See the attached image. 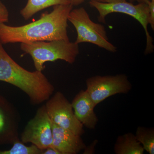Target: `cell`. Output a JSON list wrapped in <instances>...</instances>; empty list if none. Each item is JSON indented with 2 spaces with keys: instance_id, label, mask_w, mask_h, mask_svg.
<instances>
[{
  "instance_id": "2e32d148",
  "label": "cell",
  "mask_w": 154,
  "mask_h": 154,
  "mask_svg": "<svg viewBox=\"0 0 154 154\" xmlns=\"http://www.w3.org/2000/svg\"><path fill=\"white\" fill-rule=\"evenodd\" d=\"M9 11L7 7L0 0V23L8 22Z\"/></svg>"
},
{
  "instance_id": "ac0fdd59",
  "label": "cell",
  "mask_w": 154,
  "mask_h": 154,
  "mask_svg": "<svg viewBox=\"0 0 154 154\" xmlns=\"http://www.w3.org/2000/svg\"><path fill=\"white\" fill-rule=\"evenodd\" d=\"M149 25L153 30H154V1L151 0L149 4Z\"/></svg>"
},
{
  "instance_id": "277c9868",
  "label": "cell",
  "mask_w": 154,
  "mask_h": 154,
  "mask_svg": "<svg viewBox=\"0 0 154 154\" xmlns=\"http://www.w3.org/2000/svg\"><path fill=\"white\" fill-rule=\"evenodd\" d=\"M68 20L76 30L75 43L88 42L109 52L117 51V48L109 41L105 26L93 22L85 8L72 9L69 14Z\"/></svg>"
},
{
  "instance_id": "5b68a950",
  "label": "cell",
  "mask_w": 154,
  "mask_h": 154,
  "mask_svg": "<svg viewBox=\"0 0 154 154\" xmlns=\"http://www.w3.org/2000/svg\"><path fill=\"white\" fill-rule=\"evenodd\" d=\"M89 5L92 8L98 11V20L102 23H105V18L107 15L113 13L126 14L136 19L143 27L146 33V46L144 53L145 55L153 52V39L148 30L149 24V5L144 3L134 5L127 1L111 3H103L91 0Z\"/></svg>"
},
{
  "instance_id": "8992f818",
  "label": "cell",
  "mask_w": 154,
  "mask_h": 154,
  "mask_svg": "<svg viewBox=\"0 0 154 154\" xmlns=\"http://www.w3.org/2000/svg\"><path fill=\"white\" fill-rule=\"evenodd\" d=\"M86 83V91L96 106L110 96L128 94L132 88L128 78L123 74L94 76L88 78Z\"/></svg>"
},
{
  "instance_id": "ba28073f",
  "label": "cell",
  "mask_w": 154,
  "mask_h": 154,
  "mask_svg": "<svg viewBox=\"0 0 154 154\" xmlns=\"http://www.w3.org/2000/svg\"><path fill=\"white\" fill-rule=\"evenodd\" d=\"M21 140L43 150L52 145V122L45 105L39 107L34 117L28 122L21 134Z\"/></svg>"
},
{
  "instance_id": "e0dca14e",
  "label": "cell",
  "mask_w": 154,
  "mask_h": 154,
  "mask_svg": "<svg viewBox=\"0 0 154 154\" xmlns=\"http://www.w3.org/2000/svg\"><path fill=\"white\" fill-rule=\"evenodd\" d=\"M98 143V140H95L89 145L86 146L84 150V154H93L95 153L96 145Z\"/></svg>"
},
{
  "instance_id": "7a4b0ae2",
  "label": "cell",
  "mask_w": 154,
  "mask_h": 154,
  "mask_svg": "<svg viewBox=\"0 0 154 154\" xmlns=\"http://www.w3.org/2000/svg\"><path fill=\"white\" fill-rule=\"evenodd\" d=\"M0 81L19 88L33 105L46 102L54 91V86L42 72H30L20 66L6 52L1 42Z\"/></svg>"
},
{
  "instance_id": "44dd1931",
  "label": "cell",
  "mask_w": 154,
  "mask_h": 154,
  "mask_svg": "<svg viewBox=\"0 0 154 154\" xmlns=\"http://www.w3.org/2000/svg\"><path fill=\"white\" fill-rule=\"evenodd\" d=\"M71 5L73 6L79 5L85 2V0H69Z\"/></svg>"
},
{
  "instance_id": "3957f363",
  "label": "cell",
  "mask_w": 154,
  "mask_h": 154,
  "mask_svg": "<svg viewBox=\"0 0 154 154\" xmlns=\"http://www.w3.org/2000/svg\"><path fill=\"white\" fill-rule=\"evenodd\" d=\"M20 48L31 57L36 70L40 72L47 62L60 60L73 63L79 54V44L63 39L21 43Z\"/></svg>"
},
{
  "instance_id": "7c38bea8",
  "label": "cell",
  "mask_w": 154,
  "mask_h": 154,
  "mask_svg": "<svg viewBox=\"0 0 154 154\" xmlns=\"http://www.w3.org/2000/svg\"><path fill=\"white\" fill-rule=\"evenodd\" d=\"M114 152L116 154H143L144 150L135 134L128 132L117 137Z\"/></svg>"
},
{
  "instance_id": "7402d4cb",
  "label": "cell",
  "mask_w": 154,
  "mask_h": 154,
  "mask_svg": "<svg viewBox=\"0 0 154 154\" xmlns=\"http://www.w3.org/2000/svg\"><path fill=\"white\" fill-rule=\"evenodd\" d=\"M131 2H137L138 3H144L149 5L150 2L151 0H129Z\"/></svg>"
},
{
  "instance_id": "30bf717a",
  "label": "cell",
  "mask_w": 154,
  "mask_h": 154,
  "mask_svg": "<svg viewBox=\"0 0 154 154\" xmlns=\"http://www.w3.org/2000/svg\"><path fill=\"white\" fill-rule=\"evenodd\" d=\"M52 129L51 146L56 149L60 154H77L85 148L86 145L82 136L63 128L53 122Z\"/></svg>"
},
{
  "instance_id": "9a60e30c",
  "label": "cell",
  "mask_w": 154,
  "mask_h": 154,
  "mask_svg": "<svg viewBox=\"0 0 154 154\" xmlns=\"http://www.w3.org/2000/svg\"><path fill=\"white\" fill-rule=\"evenodd\" d=\"M43 151L33 144L26 146L19 140L14 142L9 149L0 151V154H42Z\"/></svg>"
},
{
  "instance_id": "ffe728a7",
  "label": "cell",
  "mask_w": 154,
  "mask_h": 154,
  "mask_svg": "<svg viewBox=\"0 0 154 154\" xmlns=\"http://www.w3.org/2000/svg\"><path fill=\"white\" fill-rule=\"evenodd\" d=\"M92 1L103 3H111L116 2H122V1H127V0H92Z\"/></svg>"
},
{
  "instance_id": "6da1fadb",
  "label": "cell",
  "mask_w": 154,
  "mask_h": 154,
  "mask_svg": "<svg viewBox=\"0 0 154 154\" xmlns=\"http://www.w3.org/2000/svg\"><path fill=\"white\" fill-rule=\"evenodd\" d=\"M73 7L71 4L54 6L51 13H45L37 21L22 26L13 27L0 23V42L4 45L69 40L68 17Z\"/></svg>"
},
{
  "instance_id": "52a82bcc",
  "label": "cell",
  "mask_w": 154,
  "mask_h": 154,
  "mask_svg": "<svg viewBox=\"0 0 154 154\" xmlns=\"http://www.w3.org/2000/svg\"><path fill=\"white\" fill-rule=\"evenodd\" d=\"M45 105L52 122L58 126L82 136L85 133L84 126L77 119L71 103L61 92L57 91Z\"/></svg>"
},
{
  "instance_id": "5bb4252c",
  "label": "cell",
  "mask_w": 154,
  "mask_h": 154,
  "mask_svg": "<svg viewBox=\"0 0 154 154\" xmlns=\"http://www.w3.org/2000/svg\"><path fill=\"white\" fill-rule=\"evenodd\" d=\"M135 135L144 151L149 154H154V128L138 126Z\"/></svg>"
},
{
  "instance_id": "4fadbf2b",
  "label": "cell",
  "mask_w": 154,
  "mask_h": 154,
  "mask_svg": "<svg viewBox=\"0 0 154 154\" xmlns=\"http://www.w3.org/2000/svg\"><path fill=\"white\" fill-rule=\"evenodd\" d=\"M69 4V0H28L26 6L20 11V14L27 20L36 13L49 7Z\"/></svg>"
},
{
  "instance_id": "9c48e42d",
  "label": "cell",
  "mask_w": 154,
  "mask_h": 154,
  "mask_svg": "<svg viewBox=\"0 0 154 154\" xmlns=\"http://www.w3.org/2000/svg\"><path fill=\"white\" fill-rule=\"evenodd\" d=\"M20 116L11 102L0 95V146L19 140Z\"/></svg>"
},
{
  "instance_id": "603a6c76",
  "label": "cell",
  "mask_w": 154,
  "mask_h": 154,
  "mask_svg": "<svg viewBox=\"0 0 154 154\" xmlns=\"http://www.w3.org/2000/svg\"><path fill=\"white\" fill-rule=\"evenodd\" d=\"M151 1H154V0H151Z\"/></svg>"
},
{
  "instance_id": "d6986e66",
  "label": "cell",
  "mask_w": 154,
  "mask_h": 154,
  "mask_svg": "<svg viewBox=\"0 0 154 154\" xmlns=\"http://www.w3.org/2000/svg\"><path fill=\"white\" fill-rule=\"evenodd\" d=\"M42 154H60V153L56 149L51 146L45 149Z\"/></svg>"
},
{
  "instance_id": "8fae6325",
  "label": "cell",
  "mask_w": 154,
  "mask_h": 154,
  "mask_svg": "<svg viewBox=\"0 0 154 154\" xmlns=\"http://www.w3.org/2000/svg\"><path fill=\"white\" fill-rule=\"evenodd\" d=\"M71 104L76 117L83 126L89 129H95L99 119L94 111L96 106L87 91H80Z\"/></svg>"
}]
</instances>
